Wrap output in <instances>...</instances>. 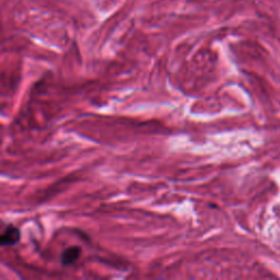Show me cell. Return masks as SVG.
Instances as JSON below:
<instances>
[{
    "mask_svg": "<svg viewBox=\"0 0 280 280\" xmlns=\"http://www.w3.org/2000/svg\"><path fill=\"white\" fill-rule=\"evenodd\" d=\"M21 240V231L13 224H8L0 234V244L3 247H12Z\"/></svg>",
    "mask_w": 280,
    "mask_h": 280,
    "instance_id": "cell-1",
    "label": "cell"
},
{
    "mask_svg": "<svg viewBox=\"0 0 280 280\" xmlns=\"http://www.w3.org/2000/svg\"><path fill=\"white\" fill-rule=\"evenodd\" d=\"M83 253L80 247H70L66 249L60 255V263L63 266H71L76 263Z\"/></svg>",
    "mask_w": 280,
    "mask_h": 280,
    "instance_id": "cell-2",
    "label": "cell"
}]
</instances>
